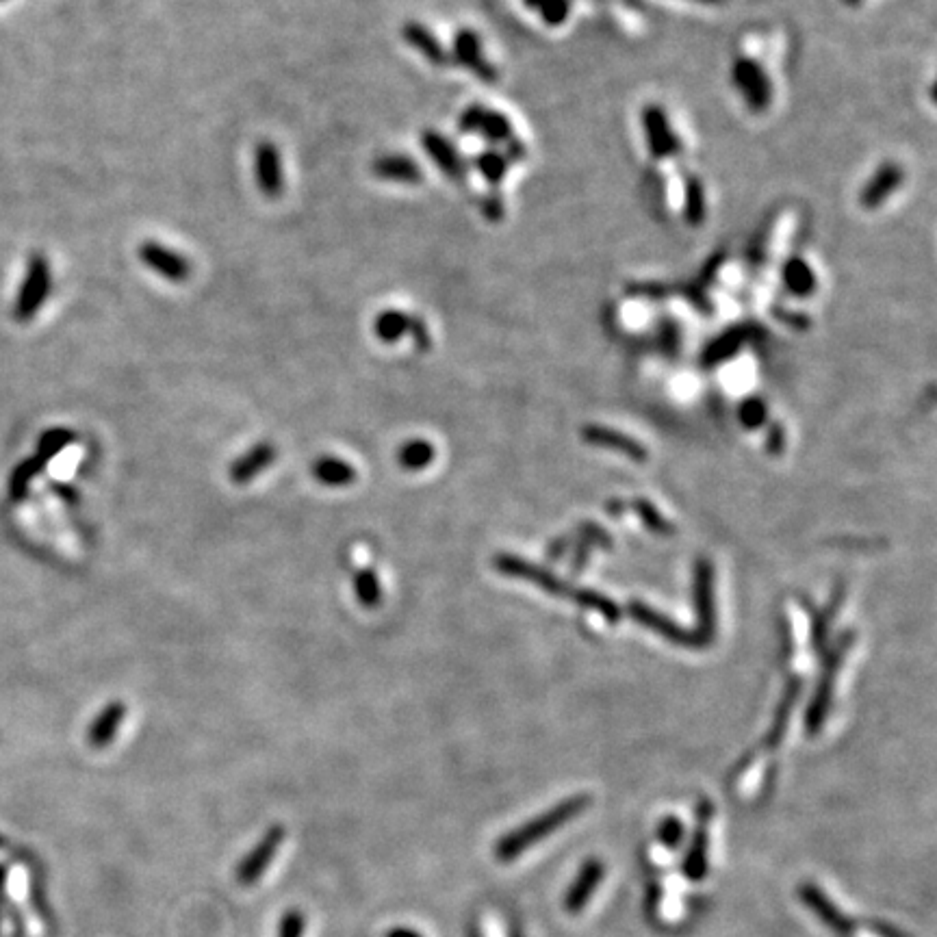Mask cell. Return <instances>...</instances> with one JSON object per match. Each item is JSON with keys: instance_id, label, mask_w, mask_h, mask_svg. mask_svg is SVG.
Instances as JSON below:
<instances>
[{"instance_id": "5bb4252c", "label": "cell", "mask_w": 937, "mask_h": 937, "mask_svg": "<svg viewBox=\"0 0 937 937\" xmlns=\"http://www.w3.org/2000/svg\"><path fill=\"white\" fill-rule=\"evenodd\" d=\"M50 291V267L46 263L44 256H33L31 265H29V274L27 280H24L20 298H18V317L20 319H31L40 306L46 302Z\"/></svg>"}, {"instance_id": "cb8c5ba5", "label": "cell", "mask_w": 937, "mask_h": 937, "mask_svg": "<svg viewBox=\"0 0 937 937\" xmlns=\"http://www.w3.org/2000/svg\"><path fill=\"white\" fill-rule=\"evenodd\" d=\"M126 718V705L122 701H111L109 705L100 710V714L94 718L92 727H89V744L94 749H105L111 744V740L118 734L120 725Z\"/></svg>"}, {"instance_id": "4316f807", "label": "cell", "mask_w": 937, "mask_h": 937, "mask_svg": "<svg viewBox=\"0 0 937 937\" xmlns=\"http://www.w3.org/2000/svg\"><path fill=\"white\" fill-rule=\"evenodd\" d=\"M512 163H515V161H512L504 150L486 148L478 154L476 159H473V168H476V172L484 178L486 185H491L493 189H497L499 185L506 181Z\"/></svg>"}, {"instance_id": "277c9868", "label": "cell", "mask_w": 937, "mask_h": 937, "mask_svg": "<svg viewBox=\"0 0 937 937\" xmlns=\"http://www.w3.org/2000/svg\"><path fill=\"white\" fill-rule=\"evenodd\" d=\"M640 124L645 131V144L653 161L677 159L684 150L682 137L675 131V126L662 107L649 105L640 115Z\"/></svg>"}, {"instance_id": "9a60e30c", "label": "cell", "mask_w": 937, "mask_h": 937, "mask_svg": "<svg viewBox=\"0 0 937 937\" xmlns=\"http://www.w3.org/2000/svg\"><path fill=\"white\" fill-rule=\"evenodd\" d=\"M779 282L792 298H810L818 291V274L814 265L805 259L803 254H790L788 259L781 263L779 269Z\"/></svg>"}, {"instance_id": "d4e9b609", "label": "cell", "mask_w": 937, "mask_h": 937, "mask_svg": "<svg viewBox=\"0 0 937 937\" xmlns=\"http://www.w3.org/2000/svg\"><path fill=\"white\" fill-rule=\"evenodd\" d=\"M584 441L599 445V447H612L616 452H621L625 456H630L636 462L647 460V452L643 445H638L630 436H625L616 430L610 428H601V426H588L584 428Z\"/></svg>"}, {"instance_id": "9c48e42d", "label": "cell", "mask_w": 937, "mask_h": 937, "mask_svg": "<svg viewBox=\"0 0 937 937\" xmlns=\"http://www.w3.org/2000/svg\"><path fill=\"white\" fill-rule=\"evenodd\" d=\"M254 183L267 200H278L285 191V165L274 141H261L254 148Z\"/></svg>"}, {"instance_id": "5b68a950", "label": "cell", "mask_w": 937, "mask_h": 937, "mask_svg": "<svg viewBox=\"0 0 937 937\" xmlns=\"http://www.w3.org/2000/svg\"><path fill=\"white\" fill-rule=\"evenodd\" d=\"M374 335L387 345L410 337L419 352H428L432 348V337L426 322L417 315H408L406 311H400V308H387V311L378 313V317L374 319Z\"/></svg>"}, {"instance_id": "7a4b0ae2", "label": "cell", "mask_w": 937, "mask_h": 937, "mask_svg": "<svg viewBox=\"0 0 937 937\" xmlns=\"http://www.w3.org/2000/svg\"><path fill=\"white\" fill-rule=\"evenodd\" d=\"M458 126L465 135H478L484 141H489L493 148L504 150L512 161L525 157V146L517 137L510 118L502 111L484 107L480 102H476V105H469L460 113Z\"/></svg>"}, {"instance_id": "ba28073f", "label": "cell", "mask_w": 937, "mask_h": 937, "mask_svg": "<svg viewBox=\"0 0 937 937\" xmlns=\"http://www.w3.org/2000/svg\"><path fill=\"white\" fill-rule=\"evenodd\" d=\"M137 256H139V261L150 269V272L159 274L163 280L174 282V285H183V282L191 276V269H194L187 261V256L152 239L141 243Z\"/></svg>"}, {"instance_id": "484cf974", "label": "cell", "mask_w": 937, "mask_h": 937, "mask_svg": "<svg viewBox=\"0 0 937 937\" xmlns=\"http://www.w3.org/2000/svg\"><path fill=\"white\" fill-rule=\"evenodd\" d=\"M751 337H753V328H749V326H736L731 330H725L723 335H718L708 345V350H705V354H703V363L708 367H712V365L727 361V358L734 356L740 350V345L744 341H749Z\"/></svg>"}, {"instance_id": "f546056e", "label": "cell", "mask_w": 937, "mask_h": 937, "mask_svg": "<svg viewBox=\"0 0 937 937\" xmlns=\"http://www.w3.org/2000/svg\"><path fill=\"white\" fill-rule=\"evenodd\" d=\"M523 5L549 29H558L562 24H567L573 11L571 0H523Z\"/></svg>"}, {"instance_id": "e0dca14e", "label": "cell", "mask_w": 937, "mask_h": 937, "mask_svg": "<svg viewBox=\"0 0 937 937\" xmlns=\"http://www.w3.org/2000/svg\"><path fill=\"white\" fill-rule=\"evenodd\" d=\"M371 172H374V176L380 178V181L397 185H417L423 181L421 165L413 157L400 152L380 154V157H376V161L371 163Z\"/></svg>"}, {"instance_id": "8d00e7d4", "label": "cell", "mask_w": 937, "mask_h": 937, "mask_svg": "<svg viewBox=\"0 0 937 937\" xmlns=\"http://www.w3.org/2000/svg\"><path fill=\"white\" fill-rule=\"evenodd\" d=\"M306 918L300 909H289L285 916L280 918L278 937H304Z\"/></svg>"}, {"instance_id": "ffe728a7", "label": "cell", "mask_w": 937, "mask_h": 937, "mask_svg": "<svg viewBox=\"0 0 937 937\" xmlns=\"http://www.w3.org/2000/svg\"><path fill=\"white\" fill-rule=\"evenodd\" d=\"M799 896L803 898V903L810 907L831 931H836L840 935H849L853 931V920L846 918L842 911L829 901L827 894L820 890L818 885L803 883L799 888Z\"/></svg>"}, {"instance_id": "ee69618b", "label": "cell", "mask_w": 937, "mask_h": 937, "mask_svg": "<svg viewBox=\"0 0 937 937\" xmlns=\"http://www.w3.org/2000/svg\"><path fill=\"white\" fill-rule=\"evenodd\" d=\"M846 3H851V5H855V3H857V0H846Z\"/></svg>"}, {"instance_id": "603a6c76", "label": "cell", "mask_w": 937, "mask_h": 937, "mask_svg": "<svg viewBox=\"0 0 937 937\" xmlns=\"http://www.w3.org/2000/svg\"><path fill=\"white\" fill-rule=\"evenodd\" d=\"M276 458V447L272 443H256L246 454H241L230 465V480L235 484H248L259 473H263Z\"/></svg>"}, {"instance_id": "b9f144b4", "label": "cell", "mask_w": 937, "mask_h": 937, "mask_svg": "<svg viewBox=\"0 0 937 937\" xmlns=\"http://www.w3.org/2000/svg\"><path fill=\"white\" fill-rule=\"evenodd\" d=\"M875 931H877L879 937H907L905 933L888 927V924H875Z\"/></svg>"}, {"instance_id": "2e32d148", "label": "cell", "mask_w": 937, "mask_h": 937, "mask_svg": "<svg viewBox=\"0 0 937 937\" xmlns=\"http://www.w3.org/2000/svg\"><path fill=\"white\" fill-rule=\"evenodd\" d=\"M630 614L634 616V619H636L638 623H643L645 627H649V630L660 634V636L666 638V640H671L673 645L688 647V649L703 647V640H701L697 634L686 632L684 627H679L675 621L666 619L664 614H660V612H656V610H651L649 606H645V603L634 601L632 606H630Z\"/></svg>"}, {"instance_id": "ac0fdd59", "label": "cell", "mask_w": 937, "mask_h": 937, "mask_svg": "<svg viewBox=\"0 0 937 937\" xmlns=\"http://www.w3.org/2000/svg\"><path fill=\"white\" fill-rule=\"evenodd\" d=\"M603 875H606V866H603L601 859H586L575 881L571 883V888L567 890V896H564V909L569 914H580L597 892Z\"/></svg>"}, {"instance_id": "1f68e13d", "label": "cell", "mask_w": 937, "mask_h": 937, "mask_svg": "<svg viewBox=\"0 0 937 937\" xmlns=\"http://www.w3.org/2000/svg\"><path fill=\"white\" fill-rule=\"evenodd\" d=\"M354 593L363 608L374 610L382 603V586L374 569H358L354 573Z\"/></svg>"}, {"instance_id": "60d3db41", "label": "cell", "mask_w": 937, "mask_h": 937, "mask_svg": "<svg viewBox=\"0 0 937 937\" xmlns=\"http://www.w3.org/2000/svg\"><path fill=\"white\" fill-rule=\"evenodd\" d=\"M387 937H423L417 929H410V927H395L387 933Z\"/></svg>"}, {"instance_id": "7c38bea8", "label": "cell", "mask_w": 937, "mask_h": 937, "mask_svg": "<svg viewBox=\"0 0 937 937\" xmlns=\"http://www.w3.org/2000/svg\"><path fill=\"white\" fill-rule=\"evenodd\" d=\"M849 638H853V634H844L840 638V643L836 647V651L831 653V656L827 658L825 662V669H823V679H820V684L816 688V695H814V701L810 705V712H807V731H810V734H818L820 727H823V721H825V716L829 712V703H831V692H833V684H836V673L840 669V664H842V653L844 649L849 647Z\"/></svg>"}, {"instance_id": "8992f818", "label": "cell", "mask_w": 937, "mask_h": 937, "mask_svg": "<svg viewBox=\"0 0 937 937\" xmlns=\"http://www.w3.org/2000/svg\"><path fill=\"white\" fill-rule=\"evenodd\" d=\"M282 842H285V827L274 825L265 831V836L254 844V849L241 859L237 866V883L243 885V888H250L256 881H259L267 868L272 866L274 857L278 855Z\"/></svg>"}, {"instance_id": "44dd1931", "label": "cell", "mask_w": 937, "mask_h": 937, "mask_svg": "<svg viewBox=\"0 0 937 937\" xmlns=\"http://www.w3.org/2000/svg\"><path fill=\"white\" fill-rule=\"evenodd\" d=\"M695 599L699 612V638L703 645L714 636V593H712V567L705 560L697 564Z\"/></svg>"}, {"instance_id": "f1b7e54d", "label": "cell", "mask_w": 937, "mask_h": 937, "mask_svg": "<svg viewBox=\"0 0 937 937\" xmlns=\"http://www.w3.org/2000/svg\"><path fill=\"white\" fill-rule=\"evenodd\" d=\"M313 476L322 484L339 489V486H348L356 480V469L341 458L322 456L313 465Z\"/></svg>"}, {"instance_id": "4dcf8cb0", "label": "cell", "mask_w": 937, "mask_h": 937, "mask_svg": "<svg viewBox=\"0 0 937 937\" xmlns=\"http://www.w3.org/2000/svg\"><path fill=\"white\" fill-rule=\"evenodd\" d=\"M799 692H801V682H799V679H792V682H790L788 688H786L784 699H781V705H779V712H777V716H775L773 729H770V734H768V738H766V747H768V749H775L777 744L781 742V738H784L786 727H788V721H790V710H792V705L797 703Z\"/></svg>"}, {"instance_id": "836d02e7", "label": "cell", "mask_w": 937, "mask_h": 937, "mask_svg": "<svg viewBox=\"0 0 937 937\" xmlns=\"http://www.w3.org/2000/svg\"><path fill=\"white\" fill-rule=\"evenodd\" d=\"M634 508L636 512L640 515V519L645 521L647 528L651 532H660V534H671L673 532V525L666 521L660 512L656 510V506H651L647 499H636L634 502Z\"/></svg>"}, {"instance_id": "83f0119b", "label": "cell", "mask_w": 937, "mask_h": 937, "mask_svg": "<svg viewBox=\"0 0 937 937\" xmlns=\"http://www.w3.org/2000/svg\"><path fill=\"white\" fill-rule=\"evenodd\" d=\"M682 213L690 226H701L708 217V196L697 176H688L682 185Z\"/></svg>"}, {"instance_id": "7bdbcfd3", "label": "cell", "mask_w": 937, "mask_h": 937, "mask_svg": "<svg viewBox=\"0 0 937 937\" xmlns=\"http://www.w3.org/2000/svg\"><path fill=\"white\" fill-rule=\"evenodd\" d=\"M692 3H703V5H716V3H721V0H692Z\"/></svg>"}, {"instance_id": "3957f363", "label": "cell", "mask_w": 937, "mask_h": 937, "mask_svg": "<svg viewBox=\"0 0 937 937\" xmlns=\"http://www.w3.org/2000/svg\"><path fill=\"white\" fill-rule=\"evenodd\" d=\"M731 85L740 94L744 107L751 113L762 115L775 100V85L766 66L755 57L740 55L731 66Z\"/></svg>"}, {"instance_id": "74e56055", "label": "cell", "mask_w": 937, "mask_h": 937, "mask_svg": "<svg viewBox=\"0 0 937 937\" xmlns=\"http://www.w3.org/2000/svg\"><path fill=\"white\" fill-rule=\"evenodd\" d=\"M70 441H74V432H68V430H55V432H48L40 447H42V452L44 454H57L59 449L63 445H68Z\"/></svg>"}, {"instance_id": "8fae6325", "label": "cell", "mask_w": 937, "mask_h": 937, "mask_svg": "<svg viewBox=\"0 0 937 937\" xmlns=\"http://www.w3.org/2000/svg\"><path fill=\"white\" fill-rule=\"evenodd\" d=\"M421 146L426 150L430 161L439 168L452 183H462L469 174V165L462 157L456 144H452L445 135L439 131H423L421 133Z\"/></svg>"}, {"instance_id": "d6a6232c", "label": "cell", "mask_w": 937, "mask_h": 937, "mask_svg": "<svg viewBox=\"0 0 937 937\" xmlns=\"http://www.w3.org/2000/svg\"><path fill=\"white\" fill-rule=\"evenodd\" d=\"M432 460H434V447L423 439L408 441L400 447V452H397V462H400L406 471L426 469Z\"/></svg>"}, {"instance_id": "4fadbf2b", "label": "cell", "mask_w": 937, "mask_h": 937, "mask_svg": "<svg viewBox=\"0 0 937 937\" xmlns=\"http://www.w3.org/2000/svg\"><path fill=\"white\" fill-rule=\"evenodd\" d=\"M495 567H497V571H502L504 575L521 577V580H528V582H532V584H538L541 588H545L547 593L556 595V597L575 599V595H577V588L567 586L564 582H560L558 577L547 573L545 569H538V567H534L532 562H525V560H521V558H517V556L497 554V556H495Z\"/></svg>"}, {"instance_id": "6da1fadb", "label": "cell", "mask_w": 937, "mask_h": 937, "mask_svg": "<svg viewBox=\"0 0 937 937\" xmlns=\"http://www.w3.org/2000/svg\"><path fill=\"white\" fill-rule=\"evenodd\" d=\"M588 805H590V797H586V794H577V797H569L567 801L558 803L545 814L536 816L534 820H530V823H525L523 827L510 831L508 836L499 840L495 844V857L499 859V862H512V859L521 857L530 849V846L543 842L556 829L564 827L569 820L580 816Z\"/></svg>"}, {"instance_id": "e575fe53", "label": "cell", "mask_w": 937, "mask_h": 937, "mask_svg": "<svg viewBox=\"0 0 937 937\" xmlns=\"http://www.w3.org/2000/svg\"><path fill=\"white\" fill-rule=\"evenodd\" d=\"M740 421L747 428H760L766 421V404L760 397H751V400L740 406Z\"/></svg>"}, {"instance_id": "d6986e66", "label": "cell", "mask_w": 937, "mask_h": 937, "mask_svg": "<svg viewBox=\"0 0 937 937\" xmlns=\"http://www.w3.org/2000/svg\"><path fill=\"white\" fill-rule=\"evenodd\" d=\"M714 814V807L710 803H701L699 807V827L695 831V840H692L688 855L684 859V872L690 881H701L708 875V823Z\"/></svg>"}, {"instance_id": "ab89813d", "label": "cell", "mask_w": 937, "mask_h": 937, "mask_svg": "<svg viewBox=\"0 0 937 937\" xmlns=\"http://www.w3.org/2000/svg\"><path fill=\"white\" fill-rule=\"evenodd\" d=\"M781 447H784V430H781L779 426H775L773 432H770L768 449H770V454H779Z\"/></svg>"}, {"instance_id": "f35d334b", "label": "cell", "mask_w": 937, "mask_h": 937, "mask_svg": "<svg viewBox=\"0 0 937 937\" xmlns=\"http://www.w3.org/2000/svg\"><path fill=\"white\" fill-rule=\"evenodd\" d=\"M480 209H482V215L486 217V220H491V222H499L504 217L506 213V204L502 200V196H497L495 191L493 194L486 196L480 204Z\"/></svg>"}, {"instance_id": "d590c367", "label": "cell", "mask_w": 937, "mask_h": 937, "mask_svg": "<svg viewBox=\"0 0 937 937\" xmlns=\"http://www.w3.org/2000/svg\"><path fill=\"white\" fill-rule=\"evenodd\" d=\"M658 840L666 846V849H675V846L682 844V840H684L682 820H677L673 816L664 818L662 825L658 827Z\"/></svg>"}, {"instance_id": "7402d4cb", "label": "cell", "mask_w": 937, "mask_h": 937, "mask_svg": "<svg viewBox=\"0 0 937 937\" xmlns=\"http://www.w3.org/2000/svg\"><path fill=\"white\" fill-rule=\"evenodd\" d=\"M402 37L408 46H413L423 59L432 63V66L443 68L449 63V53L445 50V46L441 44L439 37L426 27V24L406 22L402 29Z\"/></svg>"}, {"instance_id": "52a82bcc", "label": "cell", "mask_w": 937, "mask_h": 937, "mask_svg": "<svg viewBox=\"0 0 937 937\" xmlns=\"http://www.w3.org/2000/svg\"><path fill=\"white\" fill-rule=\"evenodd\" d=\"M449 61H454L456 66H462L473 76H478L480 81H486V83L497 81V70L489 61V57L484 55L482 37L478 35V31H473L469 27L456 31Z\"/></svg>"}, {"instance_id": "30bf717a", "label": "cell", "mask_w": 937, "mask_h": 937, "mask_svg": "<svg viewBox=\"0 0 937 937\" xmlns=\"http://www.w3.org/2000/svg\"><path fill=\"white\" fill-rule=\"evenodd\" d=\"M905 183V170L896 161H885L872 172V176L859 191V207L864 211H879L885 202H890L898 189Z\"/></svg>"}]
</instances>
